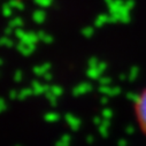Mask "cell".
Returning <instances> with one entry per match:
<instances>
[{"instance_id": "1", "label": "cell", "mask_w": 146, "mask_h": 146, "mask_svg": "<svg viewBox=\"0 0 146 146\" xmlns=\"http://www.w3.org/2000/svg\"><path fill=\"white\" fill-rule=\"evenodd\" d=\"M137 115L141 127L146 131V91L143 92L137 99Z\"/></svg>"}]
</instances>
